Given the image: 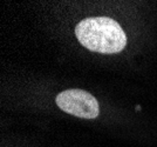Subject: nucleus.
<instances>
[{
  "label": "nucleus",
  "mask_w": 157,
  "mask_h": 147,
  "mask_svg": "<svg viewBox=\"0 0 157 147\" xmlns=\"http://www.w3.org/2000/svg\"><path fill=\"white\" fill-rule=\"evenodd\" d=\"M56 105L60 109L74 117L83 119H95L100 113L98 100L86 91L72 88L58 94Z\"/></svg>",
  "instance_id": "nucleus-2"
},
{
  "label": "nucleus",
  "mask_w": 157,
  "mask_h": 147,
  "mask_svg": "<svg viewBox=\"0 0 157 147\" xmlns=\"http://www.w3.org/2000/svg\"><path fill=\"white\" fill-rule=\"evenodd\" d=\"M75 34L82 46L98 53H118L127 45L122 27L107 17L87 18L80 21L75 27Z\"/></svg>",
  "instance_id": "nucleus-1"
}]
</instances>
